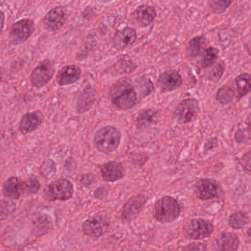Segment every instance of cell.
Returning a JSON list of instances; mask_svg holds the SVG:
<instances>
[{
  "label": "cell",
  "mask_w": 251,
  "mask_h": 251,
  "mask_svg": "<svg viewBox=\"0 0 251 251\" xmlns=\"http://www.w3.org/2000/svg\"><path fill=\"white\" fill-rule=\"evenodd\" d=\"M249 237H250L251 240V227L250 229L249 230Z\"/></svg>",
  "instance_id": "36"
},
{
  "label": "cell",
  "mask_w": 251,
  "mask_h": 251,
  "mask_svg": "<svg viewBox=\"0 0 251 251\" xmlns=\"http://www.w3.org/2000/svg\"><path fill=\"white\" fill-rule=\"evenodd\" d=\"M246 46H247L248 51H249V54L251 56V41H249Z\"/></svg>",
  "instance_id": "33"
},
{
  "label": "cell",
  "mask_w": 251,
  "mask_h": 251,
  "mask_svg": "<svg viewBox=\"0 0 251 251\" xmlns=\"http://www.w3.org/2000/svg\"><path fill=\"white\" fill-rule=\"evenodd\" d=\"M97 98V93L92 87L88 86L84 88L77 100L78 113H84L89 110L94 104Z\"/></svg>",
  "instance_id": "18"
},
{
  "label": "cell",
  "mask_w": 251,
  "mask_h": 251,
  "mask_svg": "<svg viewBox=\"0 0 251 251\" xmlns=\"http://www.w3.org/2000/svg\"><path fill=\"white\" fill-rule=\"evenodd\" d=\"M233 1L234 0H212L210 2V8L213 13L221 14L226 11Z\"/></svg>",
  "instance_id": "28"
},
{
  "label": "cell",
  "mask_w": 251,
  "mask_h": 251,
  "mask_svg": "<svg viewBox=\"0 0 251 251\" xmlns=\"http://www.w3.org/2000/svg\"><path fill=\"white\" fill-rule=\"evenodd\" d=\"M133 16L139 26L147 27L154 21L156 17V11L152 6L141 4L136 9L133 13Z\"/></svg>",
  "instance_id": "14"
},
{
  "label": "cell",
  "mask_w": 251,
  "mask_h": 251,
  "mask_svg": "<svg viewBox=\"0 0 251 251\" xmlns=\"http://www.w3.org/2000/svg\"><path fill=\"white\" fill-rule=\"evenodd\" d=\"M137 38V31L133 28L126 26L116 31L112 42L113 47L118 50L128 48L135 43Z\"/></svg>",
  "instance_id": "13"
},
{
  "label": "cell",
  "mask_w": 251,
  "mask_h": 251,
  "mask_svg": "<svg viewBox=\"0 0 251 251\" xmlns=\"http://www.w3.org/2000/svg\"><path fill=\"white\" fill-rule=\"evenodd\" d=\"M249 218L244 212H237L233 214L229 219V224L231 227L235 229L243 228L247 224Z\"/></svg>",
  "instance_id": "27"
},
{
  "label": "cell",
  "mask_w": 251,
  "mask_h": 251,
  "mask_svg": "<svg viewBox=\"0 0 251 251\" xmlns=\"http://www.w3.org/2000/svg\"><path fill=\"white\" fill-rule=\"evenodd\" d=\"M100 2L102 3H107L110 2V1H113V0H98Z\"/></svg>",
  "instance_id": "35"
},
{
  "label": "cell",
  "mask_w": 251,
  "mask_h": 251,
  "mask_svg": "<svg viewBox=\"0 0 251 251\" xmlns=\"http://www.w3.org/2000/svg\"><path fill=\"white\" fill-rule=\"evenodd\" d=\"M224 71H225V65H224V63H218L209 72V80L212 81V82H218L222 77Z\"/></svg>",
  "instance_id": "29"
},
{
  "label": "cell",
  "mask_w": 251,
  "mask_h": 251,
  "mask_svg": "<svg viewBox=\"0 0 251 251\" xmlns=\"http://www.w3.org/2000/svg\"><path fill=\"white\" fill-rule=\"evenodd\" d=\"M204 44V39L202 36H196L189 43L188 51L192 57H197L201 53Z\"/></svg>",
  "instance_id": "26"
},
{
  "label": "cell",
  "mask_w": 251,
  "mask_h": 251,
  "mask_svg": "<svg viewBox=\"0 0 251 251\" xmlns=\"http://www.w3.org/2000/svg\"><path fill=\"white\" fill-rule=\"evenodd\" d=\"M157 112L153 109L144 110L139 115L137 119V125L139 128H143L147 126V125L153 123L156 119Z\"/></svg>",
  "instance_id": "25"
},
{
  "label": "cell",
  "mask_w": 251,
  "mask_h": 251,
  "mask_svg": "<svg viewBox=\"0 0 251 251\" xmlns=\"http://www.w3.org/2000/svg\"><path fill=\"white\" fill-rule=\"evenodd\" d=\"M238 99L243 98L247 95L251 90V75L243 73L237 76L235 79Z\"/></svg>",
  "instance_id": "22"
},
{
  "label": "cell",
  "mask_w": 251,
  "mask_h": 251,
  "mask_svg": "<svg viewBox=\"0 0 251 251\" xmlns=\"http://www.w3.org/2000/svg\"><path fill=\"white\" fill-rule=\"evenodd\" d=\"M81 69L75 65L64 66L59 71L56 81L59 85H69L79 80L81 76Z\"/></svg>",
  "instance_id": "15"
},
{
  "label": "cell",
  "mask_w": 251,
  "mask_h": 251,
  "mask_svg": "<svg viewBox=\"0 0 251 251\" xmlns=\"http://www.w3.org/2000/svg\"><path fill=\"white\" fill-rule=\"evenodd\" d=\"M109 226V220L104 213H98L88 218L84 225L83 231L87 236L100 237L107 231Z\"/></svg>",
  "instance_id": "7"
},
{
  "label": "cell",
  "mask_w": 251,
  "mask_h": 251,
  "mask_svg": "<svg viewBox=\"0 0 251 251\" xmlns=\"http://www.w3.org/2000/svg\"><path fill=\"white\" fill-rule=\"evenodd\" d=\"M234 94L235 93H234L232 87L230 85H224L222 88H220L217 93V101H219L221 104H223V105L230 104L234 100Z\"/></svg>",
  "instance_id": "24"
},
{
  "label": "cell",
  "mask_w": 251,
  "mask_h": 251,
  "mask_svg": "<svg viewBox=\"0 0 251 251\" xmlns=\"http://www.w3.org/2000/svg\"><path fill=\"white\" fill-rule=\"evenodd\" d=\"M221 190L219 183L212 178H202L197 181L195 186L196 196L202 200H209L218 197Z\"/></svg>",
  "instance_id": "10"
},
{
  "label": "cell",
  "mask_w": 251,
  "mask_h": 251,
  "mask_svg": "<svg viewBox=\"0 0 251 251\" xmlns=\"http://www.w3.org/2000/svg\"><path fill=\"white\" fill-rule=\"evenodd\" d=\"M240 162L245 168L251 171V151L243 155Z\"/></svg>",
  "instance_id": "31"
},
{
  "label": "cell",
  "mask_w": 251,
  "mask_h": 251,
  "mask_svg": "<svg viewBox=\"0 0 251 251\" xmlns=\"http://www.w3.org/2000/svg\"><path fill=\"white\" fill-rule=\"evenodd\" d=\"M186 251H206V246L200 243H194L186 248Z\"/></svg>",
  "instance_id": "32"
},
{
  "label": "cell",
  "mask_w": 251,
  "mask_h": 251,
  "mask_svg": "<svg viewBox=\"0 0 251 251\" xmlns=\"http://www.w3.org/2000/svg\"><path fill=\"white\" fill-rule=\"evenodd\" d=\"M74 187L66 179H58L46 187L44 195L50 201H66L72 198Z\"/></svg>",
  "instance_id": "5"
},
{
  "label": "cell",
  "mask_w": 251,
  "mask_h": 251,
  "mask_svg": "<svg viewBox=\"0 0 251 251\" xmlns=\"http://www.w3.org/2000/svg\"><path fill=\"white\" fill-rule=\"evenodd\" d=\"M3 193L9 199H19L23 193H25V181H21L16 177L7 178L3 185Z\"/></svg>",
  "instance_id": "17"
},
{
  "label": "cell",
  "mask_w": 251,
  "mask_h": 251,
  "mask_svg": "<svg viewBox=\"0 0 251 251\" xmlns=\"http://www.w3.org/2000/svg\"><path fill=\"white\" fill-rule=\"evenodd\" d=\"M67 21V12L64 7H56L50 10L43 19V25L50 32H56L63 27Z\"/></svg>",
  "instance_id": "9"
},
{
  "label": "cell",
  "mask_w": 251,
  "mask_h": 251,
  "mask_svg": "<svg viewBox=\"0 0 251 251\" xmlns=\"http://www.w3.org/2000/svg\"><path fill=\"white\" fill-rule=\"evenodd\" d=\"M102 176L106 181H115L121 179L125 175V170L121 164L109 162L100 167Z\"/></svg>",
  "instance_id": "19"
},
{
  "label": "cell",
  "mask_w": 251,
  "mask_h": 251,
  "mask_svg": "<svg viewBox=\"0 0 251 251\" xmlns=\"http://www.w3.org/2000/svg\"><path fill=\"white\" fill-rule=\"evenodd\" d=\"M219 55V50L215 47H210L205 49L203 51V57L201 59V66L203 68L211 67L215 64Z\"/></svg>",
  "instance_id": "23"
},
{
  "label": "cell",
  "mask_w": 251,
  "mask_h": 251,
  "mask_svg": "<svg viewBox=\"0 0 251 251\" xmlns=\"http://www.w3.org/2000/svg\"><path fill=\"white\" fill-rule=\"evenodd\" d=\"M147 198L143 195H139L131 198L124 206L122 218L128 221L135 218L144 207Z\"/></svg>",
  "instance_id": "16"
},
{
  "label": "cell",
  "mask_w": 251,
  "mask_h": 251,
  "mask_svg": "<svg viewBox=\"0 0 251 251\" xmlns=\"http://www.w3.org/2000/svg\"><path fill=\"white\" fill-rule=\"evenodd\" d=\"M182 77L179 72L168 70L162 73L158 79V87L162 92H170L178 89L182 85Z\"/></svg>",
  "instance_id": "12"
},
{
  "label": "cell",
  "mask_w": 251,
  "mask_h": 251,
  "mask_svg": "<svg viewBox=\"0 0 251 251\" xmlns=\"http://www.w3.org/2000/svg\"><path fill=\"white\" fill-rule=\"evenodd\" d=\"M35 31V24L29 19H21L15 22L9 32V41L13 45L26 42Z\"/></svg>",
  "instance_id": "4"
},
{
  "label": "cell",
  "mask_w": 251,
  "mask_h": 251,
  "mask_svg": "<svg viewBox=\"0 0 251 251\" xmlns=\"http://www.w3.org/2000/svg\"><path fill=\"white\" fill-rule=\"evenodd\" d=\"M213 225L209 221L195 219L189 223L186 231L190 238L200 240L209 237L213 232Z\"/></svg>",
  "instance_id": "11"
},
{
  "label": "cell",
  "mask_w": 251,
  "mask_h": 251,
  "mask_svg": "<svg viewBox=\"0 0 251 251\" xmlns=\"http://www.w3.org/2000/svg\"><path fill=\"white\" fill-rule=\"evenodd\" d=\"M25 183V193L28 194H35L40 188V183L36 178H29Z\"/></svg>",
  "instance_id": "30"
},
{
  "label": "cell",
  "mask_w": 251,
  "mask_h": 251,
  "mask_svg": "<svg viewBox=\"0 0 251 251\" xmlns=\"http://www.w3.org/2000/svg\"><path fill=\"white\" fill-rule=\"evenodd\" d=\"M248 126H249V128L251 130V114L249 115V117H248L247 120Z\"/></svg>",
  "instance_id": "34"
},
{
  "label": "cell",
  "mask_w": 251,
  "mask_h": 251,
  "mask_svg": "<svg viewBox=\"0 0 251 251\" xmlns=\"http://www.w3.org/2000/svg\"><path fill=\"white\" fill-rule=\"evenodd\" d=\"M110 98L113 105L120 110L132 108L141 100L129 79H122L113 85L111 89Z\"/></svg>",
  "instance_id": "1"
},
{
  "label": "cell",
  "mask_w": 251,
  "mask_h": 251,
  "mask_svg": "<svg viewBox=\"0 0 251 251\" xmlns=\"http://www.w3.org/2000/svg\"><path fill=\"white\" fill-rule=\"evenodd\" d=\"M43 115L40 112H32L23 116L20 122V130L24 134L32 132L39 127L43 122Z\"/></svg>",
  "instance_id": "21"
},
{
  "label": "cell",
  "mask_w": 251,
  "mask_h": 251,
  "mask_svg": "<svg viewBox=\"0 0 251 251\" xmlns=\"http://www.w3.org/2000/svg\"><path fill=\"white\" fill-rule=\"evenodd\" d=\"M120 140V131L112 126H107L99 129L94 139L96 148L104 153L114 151L119 146Z\"/></svg>",
  "instance_id": "2"
},
{
  "label": "cell",
  "mask_w": 251,
  "mask_h": 251,
  "mask_svg": "<svg viewBox=\"0 0 251 251\" xmlns=\"http://www.w3.org/2000/svg\"><path fill=\"white\" fill-rule=\"evenodd\" d=\"M180 212L178 202L169 196L162 198L155 205V217L162 223L172 222L178 218Z\"/></svg>",
  "instance_id": "3"
},
{
  "label": "cell",
  "mask_w": 251,
  "mask_h": 251,
  "mask_svg": "<svg viewBox=\"0 0 251 251\" xmlns=\"http://www.w3.org/2000/svg\"><path fill=\"white\" fill-rule=\"evenodd\" d=\"M55 66L49 60H44L35 68L31 74V83L34 87L41 88L47 85L54 75Z\"/></svg>",
  "instance_id": "8"
},
{
  "label": "cell",
  "mask_w": 251,
  "mask_h": 251,
  "mask_svg": "<svg viewBox=\"0 0 251 251\" xmlns=\"http://www.w3.org/2000/svg\"><path fill=\"white\" fill-rule=\"evenodd\" d=\"M200 112L198 101L187 99L181 101L174 112L175 120L179 125H187L194 121Z\"/></svg>",
  "instance_id": "6"
},
{
  "label": "cell",
  "mask_w": 251,
  "mask_h": 251,
  "mask_svg": "<svg viewBox=\"0 0 251 251\" xmlns=\"http://www.w3.org/2000/svg\"><path fill=\"white\" fill-rule=\"evenodd\" d=\"M238 237L231 233H225L217 238L215 244V251H237L239 249Z\"/></svg>",
  "instance_id": "20"
}]
</instances>
